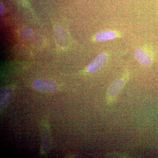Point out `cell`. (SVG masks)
Wrapping results in <instances>:
<instances>
[{
	"instance_id": "5",
	"label": "cell",
	"mask_w": 158,
	"mask_h": 158,
	"mask_svg": "<svg viewBox=\"0 0 158 158\" xmlns=\"http://www.w3.org/2000/svg\"><path fill=\"white\" fill-rule=\"evenodd\" d=\"M33 85L35 89L44 92H53L57 89V86L56 84L44 79L37 80L34 82Z\"/></svg>"
},
{
	"instance_id": "6",
	"label": "cell",
	"mask_w": 158,
	"mask_h": 158,
	"mask_svg": "<svg viewBox=\"0 0 158 158\" xmlns=\"http://www.w3.org/2000/svg\"><path fill=\"white\" fill-rule=\"evenodd\" d=\"M12 90L10 88H6L1 91L0 107L2 109L6 106L12 97Z\"/></svg>"
},
{
	"instance_id": "9",
	"label": "cell",
	"mask_w": 158,
	"mask_h": 158,
	"mask_svg": "<svg viewBox=\"0 0 158 158\" xmlns=\"http://www.w3.org/2000/svg\"><path fill=\"white\" fill-rule=\"evenodd\" d=\"M4 9H3V6L1 5V15H2L3 13Z\"/></svg>"
},
{
	"instance_id": "7",
	"label": "cell",
	"mask_w": 158,
	"mask_h": 158,
	"mask_svg": "<svg viewBox=\"0 0 158 158\" xmlns=\"http://www.w3.org/2000/svg\"><path fill=\"white\" fill-rule=\"evenodd\" d=\"M56 34L59 42L64 44L67 41V36L66 32L62 28L58 27L56 29Z\"/></svg>"
},
{
	"instance_id": "8",
	"label": "cell",
	"mask_w": 158,
	"mask_h": 158,
	"mask_svg": "<svg viewBox=\"0 0 158 158\" xmlns=\"http://www.w3.org/2000/svg\"><path fill=\"white\" fill-rule=\"evenodd\" d=\"M33 34V31L29 28L23 29L20 32L21 37L23 40H27L31 39Z\"/></svg>"
},
{
	"instance_id": "1",
	"label": "cell",
	"mask_w": 158,
	"mask_h": 158,
	"mask_svg": "<svg viewBox=\"0 0 158 158\" xmlns=\"http://www.w3.org/2000/svg\"><path fill=\"white\" fill-rule=\"evenodd\" d=\"M129 76V72L126 71L122 77L116 79L110 85L108 88L106 95V100L108 105L112 104L116 100L127 82Z\"/></svg>"
},
{
	"instance_id": "2",
	"label": "cell",
	"mask_w": 158,
	"mask_h": 158,
	"mask_svg": "<svg viewBox=\"0 0 158 158\" xmlns=\"http://www.w3.org/2000/svg\"><path fill=\"white\" fill-rule=\"evenodd\" d=\"M135 56L141 65L146 67L152 63L154 59V52L151 48L144 46L135 51Z\"/></svg>"
},
{
	"instance_id": "4",
	"label": "cell",
	"mask_w": 158,
	"mask_h": 158,
	"mask_svg": "<svg viewBox=\"0 0 158 158\" xmlns=\"http://www.w3.org/2000/svg\"><path fill=\"white\" fill-rule=\"evenodd\" d=\"M122 32L116 30H107L98 33L94 37V40L98 42L108 41L123 37Z\"/></svg>"
},
{
	"instance_id": "10",
	"label": "cell",
	"mask_w": 158,
	"mask_h": 158,
	"mask_svg": "<svg viewBox=\"0 0 158 158\" xmlns=\"http://www.w3.org/2000/svg\"><path fill=\"white\" fill-rule=\"evenodd\" d=\"M19 1H23V0H19Z\"/></svg>"
},
{
	"instance_id": "3",
	"label": "cell",
	"mask_w": 158,
	"mask_h": 158,
	"mask_svg": "<svg viewBox=\"0 0 158 158\" xmlns=\"http://www.w3.org/2000/svg\"><path fill=\"white\" fill-rule=\"evenodd\" d=\"M109 58V54L107 53H102L99 54L94 60L93 62L87 67V71L89 73H94L102 68L107 62Z\"/></svg>"
}]
</instances>
